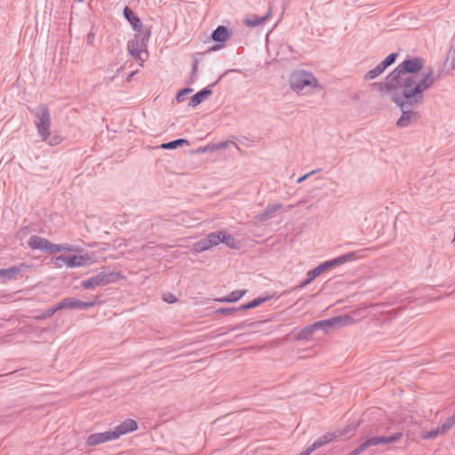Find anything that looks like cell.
Wrapping results in <instances>:
<instances>
[{
  "mask_svg": "<svg viewBox=\"0 0 455 455\" xmlns=\"http://www.w3.org/2000/svg\"><path fill=\"white\" fill-rule=\"evenodd\" d=\"M138 423L134 420L127 419L112 430L93 434L87 438V446H96L118 439L121 436L134 432L138 429Z\"/></svg>",
  "mask_w": 455,
  "mask_h": 455,
  "instance_id": "cell-1",
  "label": "cell"
},
{
  "mask_svg": "<svg viewBox=\"0 0 455 455\" xmlns=\"http://www.w3.org/2000/svg\"><path fill=\"white\" fill-rule=\"evenodd\" d=\"M29 246L33 250L41 251L46 253H68L83 251L81 248L77 246L54 244L38 236H32L29 240Z\"/></svg>",
  "mask_w": 455,
  "mask_h": 455,
  "instance_id": "cell-5",
  "label": "cell"
},
{
  "mask_svg": "<svg viewBox=\"0 0 455 455\" xmlns=\"http://www.w3.org/2000/svg\"><path fill=\"white\" fill-rule=\"evenodd\" d=\"M453 426H454V417L452 416L450 419L447 420L446 422L440 427L432 429V430L428 431V432L424 433L423 438H426V439L436 438L440 435H444L446 432H448L451 428H453Z\"/></svg>",
  "mask_w": 455,
  "mask_h": 455,
  "instance_id": "cell-16",
  "label": "cell"
},
{
  "mask_svg": "<svg viewBox=\"0 0 455 455\" xmlns=\"http://www.w3.org/2000/svg\"><path fill=\"white\" fill-rule=\"evenodd\" d=\"M271 297H272V295L260 296V297H258V298H256L255 300H252L250 302L246 303L245 305L242 306L240 309H237V310H248V309L255 308V307L260 306L261 303L265 302L266 300H269ZM222 310V311H223V313H225V312H233V311H235V310Z\"/></svg>",
  "mask_w": 455,
  "mask_h": 455,
  "instance_id": "cell-20",
  "label": "cell"
},
{
  "mask_svg": "<svg viewBox=\"0 0 455 455\" xmlns=\"http://www.w3.org/2000/svg\"><path fill=\"white\" fill-rule=\"evenodd\" d=\"M338 435H339V433L337 432L326 433V434H325L322 437L318 438V439L312 444V446H310V447L307 448L304 452H302V454H303V455H310V454H312L313 452L320 448L321 446H325V445H326L328 443L332 442L333 439H335V438L338 437Z\"/></svg>",
  "mask_w": 455,
  "mask_h": 455,
  "instance_id": "cell-15",
  "label": "cell"
},
{
  "mask_svg": "<svg viewBox=\"0 0 455 455\" xmlns=\"http://www.w3.org/2000/svg\"><path fill=\"white\" fill-rule=\"evenodd\" d=\"M124 14H125V17L127 18L128 22L135 30H140L141 29V20L137 16L136 14L132 12V10L127 7L126 9L124 10Z\"/></svg>",
  "mask_w": 455,
  "mask_h": 455,
  "instance_id": "cell-22",
  "label": "cell"
},
{
  "mask_svg": "<svg viewBox=\"0 0 455 455\" xmlns=\"http://www.w3.org/2000/svg\"><path fill=\"white\" fill-rule=\"evenodd\" d=\"M433 82V77L431 74H428L423 79H422L418 83H408L405 86L403 91V95L405 98H412L414 96H420L422 93L426 90L427 88L431 86Z\"/></svg>",
  "mask_w": 455,
  "mask_h": 455,
  "instance_id": "cell-12",
  "label": "cell"
},
{
  "mask_svg": "<svg viewBox=\"0 0 455 455\" xmlns=\"http://www.w3.org/2000/svg\"><path fill=\"white\" fill-rule=\"evenodd\" d=\"M289 85L292 91L300 96L315 94L321 89V86L314 75L303 69L292 73Z\"/></svg>",
  "mask_w": 455,
  "mask_h": 455,
  "instance_id": "cell-2",
  "label": "cell"
},
{
  "mask_svg": "<svg viewBox=\"0 0 455 455\" xmlns=\"http://www.w3.org/2000/svg\"><path fill=\"white\" fill-rule=\"evenodd\" d=\"M280 205H273L271 206H269L268 209H266V211L262 213V214L260 215V220H266L267 218H269V216H271L272 214H275L278 209H279Z\"/></svg>",
  "mask_w": 455,
  "mask_h": 455,
  "instance_id": "cell-26",
  "label": "cell"
},
{
  "mask_svg": "<svg viewBox=\"0 0 455 455\" xmlns=\"http://www.w3.org/2000/svg\"><path fill=\"white\" fill-rule=\"evenodd\" d=\"M95 305H96V302H93V301H83V300L74 299V298L67 299L54 306L50 310H46L40 316H38L36 319H46L47 318H50L53 315L57 313V311L59 310H67V309H86V308H91Z\"/></svg>",
  "mask_w": 455,
  "mask_h": 455,
  "instance_id": "cell-9",
  "label": "cell"
},
{
  "mask_svg": "<svg viewBox=\"0 0 455 455\" xmlns=\"http://www.w3.org/2000/svg\"><path fill=\"white\" fill-rule=\"evenodd\" d=\"M192 92V89H183V90H182V91L178 94L177 100H179V101H180V100H184L187 96H189Z\"/></svg>",
  "mask_w": 455,
  "mask_h": 455,
  "instance_id": "cell-28",
  "label": "cell"
},
{
  "mask_svg": "<svg viewBox=\"0 0 455 455\" xmlns=\"http://www.w3.org/2000/svg\"><path fill=\"white\" fill-rule=\"evenodd\" d=\"M78 1H82V0H78Z\"/></svg>",
  "mask_w": 455,
  "mask_h": 455,
  "instance_id": "cell-29",
  "label": "cell"
},
{
  "mask_svg": "<svg viewBox=\"0 0 455 455\" xmlns=\"http://www.w3.org/2000/svg\"><path fill=\"white\" fill-rule=\"evenodd\" d=\"M401 437V434H396V435H394V436H390V437H373V438H370L368 440L364 442V444H362L361 446L357 448L354 452H352V454H355V455H358V454H361L363 453L364 451L366 450L369 447L371 446H379V445H386V444H391V443H394V442L397 441L399 438Z\"/></svg>",
  "mask_w": 455,
  "mask_h": 455,
  "instance_id": "cell-13",
  "label": "cell"
},
{
  "mask_svg": "<svg viewBox=\"0 0 455 455\" xmlns=\"http://www.w3.org/2000/svg\"><path fill=\"white\" fill-rule=\"evenodd\" d=\"M189 142L185 141V140H182V139H180V140H176V141H171L169 143H165V144H162L161 147L163 149H167V150H174V149H178V148H181V147H183V146L187 145Z\"/></svg>",
  "mask_w": 455,
  "mask_h": 455,
  "instance_id": "cell-25",
  "label": "cell"
},
{
  "mask_svg": "<svg viewBox=\"0 0 455 455\" xmlns=\"http://www.w3.org/2000/svg\"><path fill=\"white\" fill-rule=\"evenodd\" d=\"M269 16H251L245 20V24L248 27H257L268 19Z\"/></svg>",
  "mask_w": 455,
  "mask_h": 455,
  "instance_id": "cell-24",
  "label": "cell"
},
{
  "mask_svg": "<svg viewBox=\"0 0 455 455\" xmlns=\"http://www.w3.org/2000/svg\"><path fill=\"white\" fill-rule=\"evenodd\" d=\"M22 272V269L18 267H12L9 269H0V280H9L19 276Z\"/></svg>",
  "mask_w": 455,
  "mask_h": 455,
  "instance_id": "cell-21",
  "label": "cell"
},
{
  "mask_svg": "<svg viewBox=\"0 0 455 455\" xmlns=\"http://www.w3.org/2000/svg\"><path fill=\"white\" fill-rule=\"evenodd\" d=\"M125 279V277L121 273L113 271V270H107L102 271L96 275L93 278L87 279L81 283V286L86 289H95L96 287L105 286L110 283L118 282Z\"/></svg>",
  "mask_w": 455,
  "mask_h": 455,
  "instance_id": "cell-7",
  "label": "cell"
},
{
  "mask_svg": "<svg viewBox=\"0 0 455 455\" xmlns=\"http://www.w3.org/2000/svg\"><path fill=\"white\" fill-rule=\"evenodd\" d=\"M162 300H164V302L168 303V304H173V303H175L177 302L179 299H178L176 296L171 293V292H166V293H164L162 295Z\"/></svg>",
  "mask_w": 455,
  "mask_h": 455,
  "instance_id": "cell-27",
  "label": "cell"
},
{
  "mask_svg": "<svg viewBox=\"0 0 455 455\" xmlns=\"http://www.w3.org/2000/svg\"><path fill=\"white\" fill-rule=\"evenodd\" d=\"M423 68V61L419 58L407 60L401 64L400 67L396 68L394 72L388 78V86L392 87L393 86H398L402 77L408 74H415L419 72Z\"/></svg>",
  "mask_w": 455,
  "mask_h": 455,
  "instance_id": "cell-4",
  "label": "cell"
},
{
  "mask_svg": "<svg viewBox=\"0 0 455 455\" xmlns=\"http://www.w3.org/2000/svg\"><path fill=\"white\" fill-rule=\"evenodd\" d=\"M396 58H397V54H391V55H389L387 58L383 60V62L379 64L378 66L373 68L372 70H370L366 74L365 78L366 79H373V78H376L379 76H381L390 66H391L392 64L396 62Z\"/></svg>",
  "mask_w": 455,
  "mask_h": 455,
  "instance_id": "cell-14",
  "label": "cell"
},
{
  "mask_svg": "<svg viewBox=\"0 0 455 455\" xmlns=\"http://www.w3.org/2000/svg\"><path fill=\"white\" fill-rule=\"evenodd\" d=\"M211 95H212V92L210 91V90H204V91L199 92V93H197L196 96L192 98L190 105H191L192 107L198 106V105L202 103L203 101H205Z\"/></svg>",
  "mask_w": 455,
  "mask_h": 455,
  "instance_id": "cell-23",
  "label": "cell"
},
{
  "mask_svg": "<svg viewBox=\"0 0 455 455\" xmlns=\"http://www.w3.org/2000/svg\"><path fill=\"white\" fill-rule=\"evenodd\" d=\"M420 117H421L420 114L416 111H413V110L405 111V113L401 116L400 119L397 120L396 125L399 128L408 127L411 124L415 123L420 119Z\"/></svg>",
  "mask_w": 455,
  "mask_h": 455,
  "instance_id": "cell-17",
  "label": "cell"
},
{
  "mask_svg": "<svg viewBox=\"0 0 455 455\" xmlns=\"http://www.w3.org/2000/svg\"><path fill=\"white\" fill-rule=\"evenodd\" d=\"M231 33L227 27L220 26L213 33V39L216 42H226L230 38Z\"/></svg>",
  "mask_w": 455,
  "mask_h": 455,
  "instance_id": "cell-19",
  "label": "cell"
},
{
  "mask_svg": "<svg viewBox=\"0 0 455 455\" xmlns=\"http://www.w3.org/2000/svg\"><path fill=\"white\" fill-rule=\"evenodd\" d=\"M247 293V290L246 289H237L229 292L227 295L220 297V298H214L213 300L217 301V302H236L239 300H241L244 296Z\"/></svg>",
  "mask_w": 455,
  "mask_h": 455,
  "instance_id": "cell-18",
  "label": "cell"
},
{
  "mask_svg": "<svg viewBox=\"0 0 455 455\" xmlns=\"http://www.w3.org/2000/svg\"><path fill=\"white\" fill-rule=\"evenodd\" d=\"M220 244H225L229 247H235V242L231 236H229L226 232H214L210 234L209 236L202 239L195 245V251L197 253H201L204 251L209 250L214 246H218Z\"/></svg>",
  "mask_w": 455,
  "mask_h": 455,
  "instance_id": "cell-6",
  "label": "cell"
},
{
  "mask_svg": "<svg viewBox=\"0 0 455 455\" xmlns=\"http://www.w3.org/2000/svg\"><path fill=\"white\" fill-rule=\"evenodd\" d=\"M36 127L42 140L46 141L50 135L51 116L46 106H40L36 110Z\"/></svg>",
  "mask_w": 455,
  "mask_h": 455,
  "instance_id": "cell-11",
  "label": "cell"
},
{
  "mask_svg": "<svg viewBox=\"0 0 455 455\" xmlns=\"http://www.w3.org/2000/svg\"><path fill=\"white\" fill-rule=\"evenodd\" d=\"M354 257H355V255H354V254H350V255H343V256H341V257H338V258H335V259L330 260H328V261H325V262H324V263L320 264L317 268H315L314 269H312L311 271L309 272L308 277L306 278L305 281L300 285V287H304L306 285L310 284L311 281H313L314 279H316V278H318L320 275L325 273V271H328V270H330V269H332V268H335V267L339 266V265H341V264L345 263L347 261H349V260L353 259Z\"/></svg>",
  "mask_w": 455,
  "mask_h": 455,
  "instance_id": "cell-8",
  "label": "cell"
},
{
  "mask_svg": "<svg viewBox=\"0 0 455 455\" xmlns=\"http://www.w3.org/2000/svg\"><path fill=\"white\" fill-rule=\"evenodd\" d=\"M57 260L68 268L84 267L93 262V259L89 255L85 254L84 251L68 252V254L58 257Z\"/></svg>",
  "mask_w": 455,
  "mask_h": 455,
  "instance_id": "cell-10",
  "label": "cell"
},
{
  "mask_svg": "<svg viewBox=\"0 0 455 455\" xmlns=\"http://www.w3.org/2000/svg\"><path fill=\"white\" fill-rule=\"evenodd\" d=\"M352 319L349 316H341V317H336L332 319H327V320H323L319 321L316 323L310 325L309 326L302 329L298 336V340H307L312 337L313 333L318 331H326L329 329H333V328L342 327L344 325H347L348 324L351 323Z\"/></svg>",
  "mask_w": 455,
  "mask_h": 455,
  "instance_id": "cell-3",
  "label": "cell"
}]
</instances>
